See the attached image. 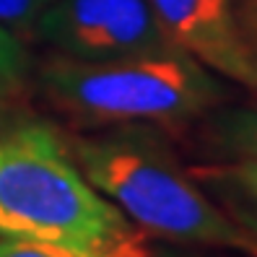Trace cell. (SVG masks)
I'll use <instances>...</instances> for the list:
<instances>
[{"mask_svg":"<svg viewBox=\"0 0 257 257\" xmlns=\"http://www.w3.org/2000/svg\"><path fill=\"white\" fill-rule=\"evenodd\" d=\"M0 239L83 257H151L148 234L88 182L65 141L42 122L0 127Z\"/></svg>","mask_w":257,"mask_h":257,"instance_id":"obj_1","label":"cell"},{"mask_svg":"<svg viewBox=\"0 0 257 257\" xmlns=\"http://www.w3.org/2000/svg\"><path fill=\"white\" fill-rule=\"evenodd\" d=\"M73 161L148 236L257 257V241L223 213L172 148L141 125L65 141Z\"/></svg>","mask_w":257,"mask_h":257,"instance_id":"obj_2","label":"cell"},{"mask_svg":"<svg viewBox=\"0 0 257 257\" xmlns=\"http://www.w3.org/2000/svg\"><path fill=\"white\" fill-rule=\"evenodd\" d=\"M42 94L88 125H185L226 99L221 75L182 47L112 60L55 55L39 70Z\"/></svg>","mask_w":257,"mask_h":257,"instance_id":"obj_3","label":"cell"},{"mask_svg":"<svg viewBox=\"0 0 257 257\" xmlns=\"http://www.w3.org/2000/svg\"><path fill=\"white\" fill-rule=\"evenodd\" d=\"M32 37L75 60H112L177 47L148 0H55Z\"/></svg>","mask_w":257,"mask_h":257,"instance_id":"obj_4","label":"cell"},{"mask_svg":"<svg viewBox=\"0 0 257 257\" xmlns=\"http://www.w3.org/2000/svg\"><path fill=\"white\" fill-rule=\"evenodd\" d=\"M166 37L226 81L254 94L257 75L241 42L234 0H148Z\"/></svg>","mask_w":257,"mask_h":257,"instance_id":"obj_5","label":"cell"},{"mask_svg":"<svg viewBox=\"0 0 257 257\" xmlns=\"http://www.w3.org/2000/svg\"><path fill=\"white\" fill-rule=\"evenodd\" d=\"M190 174L239 229L257 241V159L210 161Z\"/></svg>","mask_w":257,"mask_h":257,"instance_id":"obj_6","label":"cell"},{"mask_svg":"<svg viewBox=\"0 0 257 257\" xmlns=\"http://www.w3.org/2000/svg\"><path fill=\"white\" fill-rule=\"evenodd\" d=\"M205 117V151L216 161L257 159V107L210 109Z\"/></svg>","mask_w":257,"mask_h":257,"instance_id":"obj_7","label":"cell"},{"mask_svg":"<svg viewBox=\"0 0 257 257\" xmlns=\"http://www.w3.org/2000/svg\"><path fill=\"white\" fill-rule=\"evenodd\" d=\"M55 0H0V29L24 39L32 37L37 21L47 13Z\"/></svg>","mask_w":257,"mask_h":257,"instance_id":"obj_8","label":"cell"},{"mask_svg":"<svg viewBox=\"0 0 257 257\" xmlns=\"http://www.w3.org/2000/svg\"><path fill=\"white\" fill-rule=\"evenodd\" d=\"M26 68H29V55L24 39L0 29V75L21 83Z\"/></svg>","mask_w":257,"mask_h":257,"instance_id":"obj_9","label":"cell"},{"mask_svg":"<svg viewBox=\"0 0 257 257\" xmlns=\"http://www.w3.org/2000/svg\"><path fill=\"white\" fill-rule=\"evenodd\" d=\"M234 11H236L241 42H244L254 75H257V0H234ZM254 96H257V88H254Z\"/></svg>","mask_w":257,"mask_h":257,"instance_id":"obj_10","label":"cell"},{"mask_svg":"<svg viewBox=\"0 0 257 257\" xmlns=\"http://www.w3.org/2000/svg\"><path fill=\"white\" fill-rule=\"evenodd\" d=\"M0 257H83L63 247L39 244V241H19V239H0Z\"/></svg>","mask_w":257,"mask_h":257,"instance_id":"obj_11","label":"cell"},{"mask_svg":"<svg viewBox=\"0 0 257 257\" xmlns=\"http://www.w3.org/2000/svg\"><path fill=\"white\" fill-rule=\"evenodd\" d=\"M19 88H21V83H19V81H13V78H6V75H0V119H3V117L13 109Z\"/></svg>","mask_w":257,"mask_h":257,"instance_id":"obj_12","label":"cell"}]
</instances>
